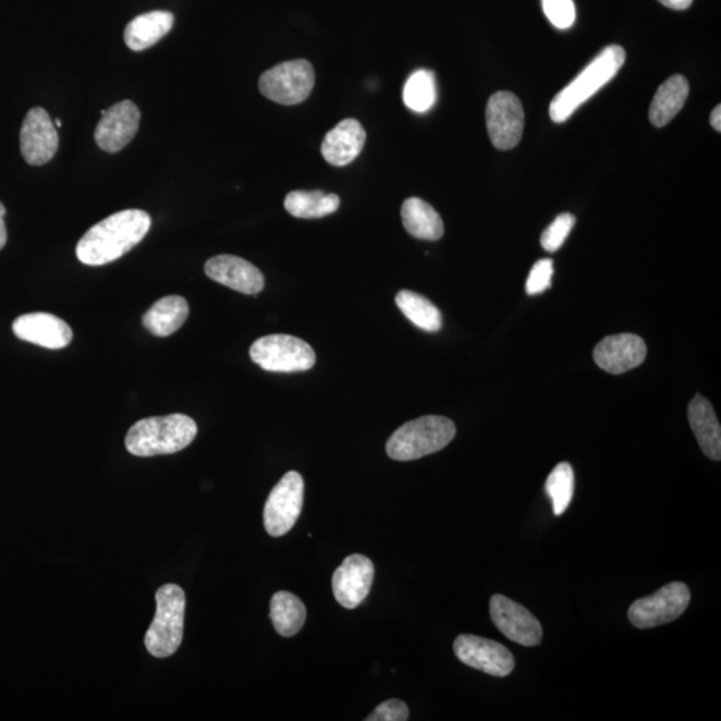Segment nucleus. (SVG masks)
Returning a JSON list of instances; mask_svg holds the SVG:
<instances>
[{
  "instance_id": "obj_5",
  "label": "nucleus",
  "mask_w": 721,
  "mask_h": 721,
  "mask_svg": "<svg viewBox=\"0 0 721 721\" xmlns=\"http://www.w3.org/2000/svg\"><path fill=\"white\" fill-rule=\"evenodd\" d=\"M157 612L145 637L147 651L164 659L180 648L185 624L186 596L175 584L163 585L156 595Z\"/></svg>"
},
{
  "instance_id": "obj_20",
  "label": "nucleus",
  "mask_w": 721,
  "mask_h": 721,
  "mask_svg": "<svg viewBox=\"0 0 721 721\" xmlns=\"http://www.w3.org/2000/svg\"><path fill=\"white\" fill-rule=\"evenodd\" d=\"M688 421L702 453L708 459H721V428L713 406L702 395L697 394L688 406Z\"/></svg>"
},
{
  "instance_id": "obj_2",
  "label": "nucleus",
  "mask_w": 721,
  "mask_h": 721,
  "mask_svg": "<svg viewBox=\"0 0 721 721\" xmlns=\"http://www.w3.org/2000/svg\"><path fill=\"white\" fill-rule=\"evenodd\" d=\"M197 431L194 419L180 413L145 418L130 428L126 449L137 457L173 454L191 445Z\"/></svg>"
},
{
  "instance_id": "obj_3",
  "label": "nucleus",
  "mask_w": 721,
  "mask_h": 721,
  "mask_svg": "<svg viewBox=\"0 0 721 721\" xmlns=\"http://www.w3.org/2000/svg\"><path fill=\"white\" fill-rule=\"evenodd\" d=\"M625 63V51L620 46H608L597 56L583 73L573 80L563 91L552 100L549 114L555 123L570 120L582 105L592 98L600 88L616 76Z\"/></svg>"
},
{
  "instance_id": "obj_25",
  "label": "nucleus",
  "mask_w": 721,
  "mask_h": 721,
  "mask_svg": "<svg viewBox=\"0 0 721 721\" xmlns=\"http://www.w3.org/2000/svg\"><path fill=\"white\" fill-rule=\"evenodd\" d=\"M270 619L274 628L283 637L298 634L305 624L306 608L300 597L280 590L270 602Z\"/></svg>"
},
{
  "instance_id": "obj_35",
  "label": "nucleus",
  "mask_w": 721,
  "mask_h": 721,
  "mask_svg": "<svg viewBox=\"0 0 721 721\" xmlns=\"http://www.w3.org/2000/svg\"><path fill=\"white\" fill-rule=\"evenodd\" d=\"M5 208L2 203H0V250L3 249L5 244H8V229H5L4 223Z\"/></svg>"
},
{
  "instance_id": "obj_37",
  "label": "nucleus",
  "mask_w": 721,
  "mask_h": 721,
  "mask_svg": "<svg viewBox=\"0 0 721 721\" xmlns=\"http://www.w3.org/2000/svg\"><path fill=\"white\" fill-rule=\"evenodd\" d=\"M54 125H56L57 129H61L62 127V121L61 120H56Z\"/></svg>"
},
{
  "instance_id": "obj_15",
  "label": "nucleus",
  "mask_w": 721,
  "mask_h": 721,
  "mask_svg": "<svg viewBox=\"0 0 721 721\" xmlns=\"http://www.w3.org/2000/svg\"><path fill=\"white\" fill-rule=\"evenodd\" d=\"M139 121L140 111L132 100H122L109 110H103L94 134L99 149L106 152L125 149L137 135Z\"/></svg>"
},
{
  "instance_id": "obj_4",
  "label": "nucleus",
  "mask_w": 721,
  "mask_h": 721,
  "mask_svg": "<svg viewBox=\"0 0 721 721\" xmlns=\"http://www.w3.org/2000/svg\"><path fill=\"white\" fill-rule=\"evenodd\" d=\"M456 425L447 417L425 416L406 423L387 442L388 456L413 461L442 451L456 436Z\"/></svg>"
},
{
  "instance_id": "obj_14",
  "label": "nucleus",
  "mask_w": 721,
  "mask_h": 721,
  "mask_svg": "<svg viewBox=\"0 0 721 721\" xmlns=\"http://www.w3.org/2000/svg\"><path fill=\"white\" fill-rule=\"evenodd\" d=\"M375 565L363 554L347 555L332 578L333 594L337 602L354 610L363 604L374 585Z\"/></svg>"
},
{
  "instance_id": "obj_16",
  "label": "nucleus",
  "mask_w": 721,
  "mask_h": 721,
  "mask_svg": "<svg viewBox=\"0 0 721 721\" xmlns=\"http://www.w3.org/2000/svg\"><path fill=\"white\" fill-rule=\"evenodd\" d=\"M646 357V342L631 333L606 337L594 351L596 365L611 375H623L635 369Z\"/></svg>"
},
{
  "instance_id": "obj_23",
  "label": "nucleus",
  "mask_w": 721,
  "mask_h": 721,
  "mask_svg": "<svg viewBox=\"0 0 721 721\" xmlns=\"http://www.w3.org/2000/svg\"><path fill=\"white\" fill-rule=\"evenodd\" d=\"M689 94L688 81L673 75L659 87L649 108V121L656 127H664L684 108Z\"/></svg>"
},
{
  "instance_id": "obj_9",
  "label": "nucleus",
  "mask_w": 721,
  "mask_h": 721,
  "mask_svg": "<svg viewBox=\"0 0 721 721\" xmlns=\"http://www.w3.org/2000/svg\"><path fill=\"white\" fill-rule=\"evenodd\" d=\"M305 482L298 472H289L271 490L264 508L265 529L271 537L291 531L304 506Z\"/></svg>"
},
{
  "instance_id": "obj_27",
  "label": "nucleus",
  "mask_w": 721,
  "mask_h": 721,
  "mask_svg": "<svg viewBox=\"0 0 721 721\" xmlns=\"http://www.w3.org/2000/svg\"><path fill=\"white\" fill-rule=\"evenodd\" d=\"M395 304L417 328L429 333L440 332L442 328L441 311L428 298L415 292L401 291L395 295Z\"/></svg>"
},
{
  "instance_id": "obj_33",
  "label": "nucleus",
  "mask_w": 721,
  "mask_h": 721,
  "mask_svg": "<svg viewBox=\"0 0 721 721\" xmlns=\"http://www.w3.org/2000/svg\"><path fill=\"white\" fill-rule=\"evenodd\" d=\"M410 719V709L404 701L392 699L378 706L366 721H406Z\"/></svg>"
},
{
  "instance_id": "obj_22",
  "label": "nucleus",
  "mask_w": 721,
  "mask_h": 721,
  "mask_svg": "<svg viewBox=\"0 0 721 721\" xmlns=\"http://www.w3.org/2000/svg\"><path fill=\"white\" fill-rule=\"evenodd\" d=\"M187 301L181 295H168L154 304L147 310L144 319L145 328L157 337H168L182 328L188 317Z\"/></svg>"
},
{
  "instance_id": "obj_10",
  "label": "nucleus",
  "mask_w": 721,
  "mask_h": 721,
  "mask_svg": "<svg viewBox=\"0 0 721 721\" xmlns=\"http://www.w3.org/2000/svg\"><path fill=\"white\" fill-rule=\"evenodd\" d=\"M525 114L520 99L510 91H499L487 105V129L496 149L511 150L522 140Z\"/></svg>"
},
{
  "instance_id": "obj_6",
  "label": "nucleus",
  "mask_w": 721,
  "mask_h": 721,
  "mask_svg": "<svg viewBox=\"0 0 721 721\" xmlns=\"http://www.w3.org/2000/svg\"><path fill=\"white\" fill-rule=\"evenodd\" d=\"M250 357L264 370L295 374L316 365L313 347L298 337L271 334L258 339L250 347Z\"/></svg>"
},
{
  "instance_id": "obj_13",
  "label": "nucleus",
  "mask_w": 721,
  "mask_h": 721,
  "mask_svg": "<svg viewBox=\"0 0 721 721\" xmlns=\"http://www.w3.org/2000/svg\"><path fill=\"white\" fill-rule=\"evenodd\" d=\"M59 135L49 112L34 108L27 112L21 130V151L32 167H42L54 158Z\"/></svg>"
},
{
  "instance_id": "obj_8",
  "label": "nucleus",
  "mask_w": 721,
  "mask_h": 721,
  "mask_svg": "<svg viewBox=\"0 0 721 721\" xmlns=\"http://www.w3.org/2000/svg\"><path fill=\"white\" fill-rule=\"evenodd\" d=\"M691 590L684 583L664 585L658 592L638 599L630 607L628 619L638 630L670 624L687 610Z\"/></svg>"
},
{
  "instance_id": "obj_18",
  "label": "nucleus",
  "mask_w": 721,
  "mask_h": 721,
  "mask_svg": "<svg viewBox=\"0 0 721 721\" xmlns=\"http://www.w3.org/2000/svg\"><path fill=\"white\" fill-rule=\"evenodd\" d=\"M17 339L46 349H63L73 340V330L62 318L50 313H29L13 323Z\"/></svg>"
},
{
  "instance_id": "obj_19",
  "label": "nucleus",
  "mask_w": 721,
  "mask_h": 721,
  "mask_svg": "<svg viewBox=\"0 0 721 721\" xmlns=\"http://www.w3.org/2000/svg\"><path fill=\"white\" fill-rule=\"evenodd\" d=\"M365 140V129L357 120L349 118V120L341 121L325 135L321 146L325 161L333 167H346L363 151Z\"/></svg>"
},
{
  "instance_id": "obj_24",
  "label": "nucleus",
  "mask_w": 721,
  "mask_h": 721,
  "mask_svg": "<svg viewBox=\"0 0 721 721\" xmlns=\"http://www.w3.org/2000/svg\"><path fill=\"white\" fill-rule=\"evenodd\" d=\"M401 218L406 232L415 239L439 241L444 235L441 216L423 199L407 198L401 208Z\"/></svg>"
},
{
  "instance_id": "obj_11",
  "label": "nucleus",
  "mask_w": 721,
  "mask_h": 721,
  "mask_svg": "<svg viewBox=\"0 0 721 721\" xmlns=\"http://www.w3.org/2000/svg\"><path fill=\"white\" fill-rule=\"evenodd\" d=\"M453 648L461 663L488 675L505 677L511 675L516 667L510 649L489 638L460 635Z\"/></svg>"
},
{
  "instance_id": "obj_1",
  "label": "nucleus",
  "mask_w": 721,
  "mask_h": 721,
  "mask_svg": "<svg viewBox=\"0 0 721 721\" xmlns=\"http://www.w3.org/2000/svg\"><path fill=\"white\" fill-rule=\"evenodd\" d=\"M150 227L151 218L144 210L118 211L82 236L76 245V257L88 266L114 262L134 249L149 233Z\"/></svg>"
},
{
  "instance_id": "obj_32",
  "label": "nucleus",
  "mask_w": 721,
  "mask_h": 721,
  "mask_svg": "<svg viewBox=\"0 0 721 721\" xmlns=\"http://www.w3.org/2000/svg\"><path fill=\"white\" fill-rule=\"evenodd\" d=\"M553 276L552 259H540L531 268L527 280V293L537 295L548 291L551 288Z\"/></svg>"
},
{
  "instance_id": "obj_29",
  "label": "nucleus",
  "mask_w": 721,
  "mask_h": 721,
  "mask_svg": "<svg viewBox=\"0 0 721 721\" xmlns=\"http://www.w3.org/2000/svg\"><path fill=\"white\" fill-rule=\"evenodd\" d=\"M546 492L552 500L554 516H561L575 494V472L569 463L554 466L546 482Z\"/></svg>"
},
{
  "instance_id": "obj_12",
  "label": "nucleus",
  "mask_w": 721,
  "mask_h": 721,
  "mask_svg": "<svg viewBox=\"0 0 721 721\" xmlns=\"http://www.w3.org/2000/svg\"><path fill=\"white\" fill-rule=\"evenodd\" d=\"M490 618L502 635L524 647H537L542 641V626L527 608L494 595L490 599Z\"/></svg>"
},
{
  "instance_id": "obj_26",
  "label": "nucleus",
  "mask_w": 721,
  "mask_h": 721,
  "mask_svg": "<svg viewBox=\"0 0 721 721\" xmlns=\"http://www.w3.org/2000/svg\"><path fill=\"white\" fill-rule=\"evenodd\" d=\"M341 199L337 194H325L322 192L289 193L285 198V209L295 218L313 220L333 215L340 209Z\"/></svg>"
},
{
  "instance_id": "obj_30",
  "label": "nucleus",
  "mask_w": 721,
  "mask_h": 721,
  "mask_svg": "<svg viewBox=\"0 0 721 721\" xmlns=\"http://www.w3.org/2000/svg\"><path fill=\"white\" fill-rule=\"evenodd\" d=\"M575 223L576 217L570 215V212H564V215H560L555 218V220L543 230L541 235V246L543 249L549 253L558 252L560 247L564 245L565 240L569 239Z\"/></svg>"
},
{
  "instance_id": "obj_7",
  "label": "nucleus",
  "mask_w": 721,
  "mask_h": 721,
  "mask_svg": "<svg viewBox=\"0 0 721 721\" xmlns=\"http://www.w3.org/2000/svg\"><path fill=\"white\" fill-rule=\"evenodd\" d=\"M316 84L315 68L306 59H294L271 68L259 78V91L276 103H303Z\"/></svg>"
},
{
  "instance_id": "obj_31",
  "label": "nucleus",
  "mask_w": 721,
  "mask_h": 721,
  "mask_svg": "<svg viewBox=\"0 0 721 721\" xmlns=\"http://www.w3.org/2000/svg\"><path fill=\"white\" fill-rule=\"evenodd\" d=\"M542 10L554 27L570 28L576 21L573 0H542Z\"/></svg>"
},
{
  "instance_id": "obj_21",
  "label": "nucleus",
  "mask_w": 721,
  "mask_h": 721,
  "mask_svg": "<svg viewBox=\"0 0 721 721\" xmlns=\"http://www.w3.org/2000/svg\"><path fill=\"white\" fill-rule=\"evenodd\" d=\"M173 25L174 15L169 11L142 14L129 23L125 29V42L130 50L144 51L167 37Z\"/></svg>"
},
{
  "instance_id": "obj_36",
  "label": "nucleus",
  "mask_w": 721,
  "mask_h": 721,
  "mask_svg": "<svg viewBox=\"0 0 721 721\" xmlns=\"http://www.w3.org/2000/svg\"><path fill=\"white\" fill-rule=\"evenodd\" d=\"M711 125L717 132H721V108L718 106L717 109L712 111L711 114Z\"/></svg>"
},
{
  "instance_id": "obj_34",
  "label": "nucleus",
  "mask_w": 721,
  "mask_h": 721,
  "mask_svg": "<svg viewBox=\"0 0 721 721\" xmlns=\"http://www.w3.org/2000/svg\"><path fill=\"white\" fill-rule=\"evenodd\" d=\"M659 2L668 9L682 11L687 10L694 0H659Z\"/></svg>"
},
{
  "instance_id": "obj_28",
  "label": "nucleus",
  "mask_w": 721,
  "mask_h": 721,
  "mask_svg": "<svg viewBox=\"0 0 721 721\" xmlns=\"http://www.w3.org/2000/svg\"><path fill=\"white\" fill-rule=\"evenodd\" d=\"M407 109L427 112L433 108L437 99L435 74L429 70H418L406 81L403 91Z\"/></svg>"
},
{
  "instance_id": "obj_17",
  "label": "nucleus",
  "mask_w": 721,
  "mask_h": 721,
  "mask_svg": "<svg viewBox=\"0 0 721 721\" xmlns=\"http://www.w3.org/2000/svg\"><path fill=\"white\" fill-rule=\"evenodd\" d=\"M205 273L210 280L247 295L261 293L265 277L261 270L244 258L221 254L205 265Z\"/></svg>"
}]
</instances>
